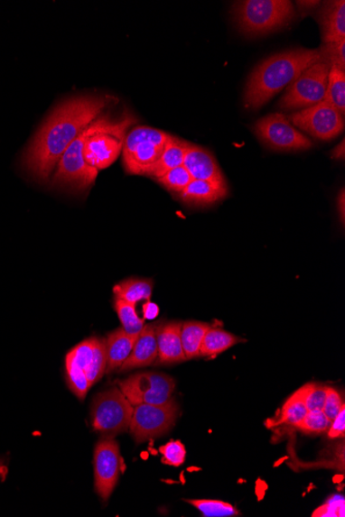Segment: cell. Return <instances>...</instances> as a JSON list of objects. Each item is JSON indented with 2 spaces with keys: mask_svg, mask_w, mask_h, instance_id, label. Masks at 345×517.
Wrapping results in <instances>:
<instances>
[{
  "mask_svg": "<svg viewBox=\"0 0 345 517\" xmlns=\"http://www.w3.org/2000/svg\"><path fill=\"white\" fill-rule=\"evenodd\" d=\"M109 104L107 97L85 96L68 99L55 107L25 149L21 160L23 170L34 180L47 183L70 143Z\"/></svg>",
  "mask_w": 345,
  "mask_h": 517,
  "instance_id": "6da1fadb",
  "label": "cell"
},
{
  "mask_svg": "<svg viewBox=\"0 0 345 517\" xmlns=\"http://www.w3.org/2000/svg\"><path fill=\"white\" fill-rule=\"evenodd\" d=\"M320 61L319 49H293L270 56L251 73L244 91V105L247 109H261L280 91L289 88L305 69Z\"/></svg>",
  "mask_w": 345,
  "mask_h": 517,
  "instance_id": "7a4b0ae2",
  "label": "cell"
},
{
  "mask_svg": "<svg viewBox=\"0 0 345 517\" xmlns=\"http://www.w3.org/2000/svg\"><path fill=\"white\" fill-rule=\"evenodd\" d=\"M135 122L129 114L117 121L106 116L93 121L84 143L85 161L98 171L109 168L124 150L127 129Z\"/></svg>",
  "mask_w": 345,
  "mask_h": 517,
  "instance_id": "3957f363",
  "label": "cell"
},
{
  "mask_svg": "<svg viewBox=\"0 0 345 517\" xmlns=\"http://www.w3.org/2000/svg\"><path fill=\"white\" fill-rule=\"evenodd\" d=\"M233 13L241 32L249 35L278 31L294 17V5L287 0H247L236 3Z\"/></svg>",
  "mask_w": 345,
  "mask_h": 517,
  "instance_id": "277c9868",
  "label": "cell"
},
{
  "mask_svg": "<svg viewBox=\"0 0 345 517\" xmlns=\"http://www.w3.org/2000/svg\"><path fill=\"white\" fill-rule=\"evenodd\" d=\"M171 134L148 126H138L125 140L124 165L131 175L146 176L163 152Z\"/></svg>",
  "mask_w": 345,
  "mask_h": 517,
  "instance_id": "5b68a950",
  "label": "cell"
},
{
  "mask_svg": "<svg viewBox=\"0 0 345 517\" xmlns=\"http://www.w3.org/2000/svg\"><path fill=\"white\" fill-rule=\"evenodd\" d=\"M134 406L117 387L97 394L91 406V427L106 438L126 433L131 426Z\"/></svg>",
  "mask_w": 345,
  "mask_h": 517,
  "instance_id": "8992f818",
  "label": "cell"
},
{
  "mask_svg": "<svg viewBox=\"0 0 345 517\" xmlns=\"http://www.w3.org/2000/svg\"><path fill=\"white\" fill-rule=\"evenodd\" d=\"M89 132L90 125L70 143L61 156L52 175V184L55 188L84 191L95 184L98 171L92 168L84 157V143Z\"/></svg>",
  "mask_w": 345,
  "mask_h": 517,
  "instance_id": "52a82bcc",
  "label": "cell"
},
{
  "mask_svg": "<svg viewBox=\"0 0 345 517\" xmlns=\"http://www.w3.org/2000/svg\"><path fill=\"white\" fill-rule=\"evenodd\" d=\"M331 66L320 61L312 64L294 80L279 100L277 106L283 111L306 109L325 99Z\"/></svg>",
  "mask_w": 345,
  "mask_h": 517,
  "instance_id": "ba28073f",
  "label": "cell"
},
{
  "mask_svg": "<svg viewBox=\"0 0 345 517\" xmlns=\"http://www.w3.org/2000/svg\"><path fill=\"white\" fill-rule=\"evenodd\" d=\"M119 390L132 405H162L172 399L175 380L163 373H138L118 382Z\"/></svg>",
  "mask_w": 345,
  "mask_h": 517,
  "instance_id": "9c48e42d",
  "label": "cell"
},
{
  "mask_svg": "<svg viewBox=\"0 0 345 517\" xmlns=\"http://www.w3.org/2000/svg\"><path fill=\"white\" fill-rule=\"evenodd\" d=\"M178 414L179 405L174 399L162 405L135 406L128 430L135 442H146L168 433L174 427Z\"/></svg>",
  "mask_w": 345,
  "mask_h": 517,
  "instance_id": "30bf717a",
  "label": "cell"
},
{
  "mask_svg": "<svg viewBox=\"0 0 345 517\" xmlns=\"http://www.w3.org/2000/svg\"><path fill=\"white\" fill-rule=\"evenodd\" d=\"M254 129L257 138L271 150L291 152L312 147V142L282 113L270 114L258 120Z\"/></svg>",
  "mask_w": 345,
  "mask_h": 517,
  "instance_id": "8fae6325",
  "label": "cell"
},
{
  "mask_svg": "<svg viewBox=\"0 0 345 517\" xmlns=\"http://www.w3.org/2000/svg\"><path fill=\"white\" fill-rule=\"evenodd\" d=\"M287 118L294 126L322 141L333 140L344 131V116L325 100Z\"/></svg>",
  "mask_w": 345,
  "mask_h": 517,
  "instance_id": "7c38bea8",
  "label": "cell"
},
{
  "mask_svg": "<svg viewBox=\"0 0 345 517\" xmlns=\"http://www.w3.org/2000/svg\"><path fill=\"white\" fill-rule=\"evenodd\" d=\"M122 465L124 461L118 443L114 438L103 437L98 442L93 455L96 492L103 501L109 500L117 487Z\"/></svg>",
  "mask_w": 345,
  "mask_h": 517,
  "instance_id": "4fadbf2b",
  "label": "cell"
},
{
  "mask_svg": "<svg viewBox=\"0 0 345 517\" xmlns=\"http://www.w3.org/2000/svg\"><path fill=\"white\" fill-rule=\"evenodd\" d=\"M93 355V337L79 343L66 356L67 383L79 400H84L90 385L86 372Z\"/></svg>",
  "mask_w": 345,
  "mask_h": 517,
  "instance_id": "5bb4252c",
  "label": "cell"
},
{
  "mask_svg": "<svg viewBox=\"0 0 345 517\" xmlns=\"http://www.w3.org/2000/svg\"><path fill=\"white\" fill-rule=\"evenodd\" d=\"M183 167L188 170L192 180L226 183L217 160L210 151L190 143L186 150Z\"/></svg>",
  "mask_w": 345,
  "mask_h": 517,
  "instance_id": "9a60e30c",
  "label": "cell"
},
{
  "mask_svg": "<svg viewBox=\"0 0 345 517\" xmlns=\"http://www.w3.org/2000/svg\"><path fill=\"white\" fill-rule=\"evenodd\" d=\"M182 323L172 321L157 326V363L161 365H171L182 363L186 360L182 341Z\"/></svg>",
  "mask_w": 345,
  "mask_h": 517,
  "instance_id": "2e32d148",
  "label": "cell"
},
{
  "mask_svg": "<svg viewBox=\"0 0 345 517\" xmlns=\"http://www.w3.org/2000/svg\"><path fill=\"white\" fill-rule=\"evenodd\" d=\"M158 325L144 327L135 343L132 354L121 365L120 372L148 367L157 360L156 328Z\"/></svg>",
  "mask_w": 345,
  "mask_h": 517,
  "instance_id": "e0dca14e",
  "label": "cell"
},
{
  "mask_svg": "<svg viewBox=\"0 0 345 517\" xmlns=\"http://www.w3.org/2000/svg\"><path fill=\"white\" fill-rule=\"evenodd\" d=\"M323 44L345 40V2H328L319 13Z\"/></svg>",
  "mask_w": 345,
  "mask_h": 517,
  "instance_id": "ac0fdd59",
  "label": "cell"
},
{
  "mask_svg": "<svg viewBox=\"0 0 345 517\" xmlns=\"http://www.w3.org/2000/svg\"><path fill=\"white\" fill-rule=\"evenodd\" d=\"M228 192L227 183L192 180L178 196L186 205L205 207L224 199Z\"/></svg>",
  "mask_w": 345,
  "mask_h": 517,
  "instance_id": "d6986e66",
  "label": "cell"
},
{
  "mask_svg": "<svg viewBox=\"0 0 345 517\" xmlns=\"http://www.w3.org/2000/svg\"><path fill=\"white\" fill-rule=\"evenodd\" d=\"M139 335H129L122 328L114 330L105 339L107 350L106 373L117 371L126 361Z\"/></svg>",
  "mask_w": 345,
  "mask_h": 517,
  "instance_id": "ffe728a7",
  "label": "cell"
},
{
  "mask_svg": "<svg viewBox=\"0 0 345 517\" xmlns=\"http://www.w3.org/2000/svg\"><path fill=\"white\" fill-rule=\"evenodd\" d=\"M190 143H186L176 136H170V140L165 146L160 160L156 162L148 171L146 177L156 179L163 176L165 172L183 165L186 150Z\"/></svg>",
  "mask_w": 345,
  "mask_h": 517,
  "instance_id": "44dd1931",
  "label": "cell"
},
{
  "mask_svg": "<svg viewBox=\"0 0 345 517\" xmlns=\"http://www.w3.org/2000/svg\"><path fill=\"white\" fill-rule=\"evenodd\" d=\"M154 282L150 279L131 278L114 286L115 299L135 305L142 300H150L153 296Z\"/></svg>",
  "mask_w": 345,
  "mask_h": 517,
  "instance_id": "7402d4cb",
  "label": "cell"
},
{
  "mask_svg": "<svg viewBox=\"0 0 345 517\" xmlns=\"http://www.w3.org/2000/svg\"><path fill=\"white\" fill-rule=\"evenodd\" d=\"M242 341L241 337L234 334L226 332V330L219 328L211 327L207 330L204 337L202 346H200V356H217Z\"/></svg>",
  "mask_w": 345,
  "mask_h": 517,
  "instance_id": "603a6c76",
  "label": "cell"
},
{
  "mask_svg": "<svg viewBox=\"0 0 345 517\" xmlns=\"http://www.w3.org/2000/svg\"><path fill=\"white\" fill-rule=\"evenodd\" d=\"M211 327L206 322L186 321L182 323V341L186 360L200 356L204 337Z\"/></svg>",
  "mask_w": 345,
  "mask_h": 517,
  "instance_id": "cb8c5ba5",
  "label": "cell"
},
{
  "mask_svg": "<svg viewBox=\"0 0 345 517\" xmlns=\"http://www.w3.org/2000/svg\"><path fill=\"white\" fill-rule=\"evenodd\" d=\"M307 413L308 411L304 400V386H302L301 389L287 399L275 421V425L297 427Z\"/></svg>",
  "mask_w": 345,
  "mask_h": 517,
  "instance_id": "d4e9b609",
  "label": "cell"
},
{
  "mask_svg": "<svg viewBox=\"0 0 345 517\" xmlns=\"http://www.w3.org/2000/svg\"><path fill=\"white\" fill-rule=\"evenodd\" d=\"M325 102L332 105L342 116L345 115V70L331 66Z\"/></svg>",
  "mask_w": 345,
  "mask_h": 517,
  "instance_id": "484cf974",
  "label": "cell"
},
{
  "mask_svg": "<svg viewBox=\"0 0 345 517\" xmlns=\"http://www.w3.org/2000/svg\"><path fill=\"white\" fill-rule=\"evenodd\" d=\"M114 308L118 315L122 328L129 335H140L142 329L145 327V322L136 314L135 305L115 299Z\"/></svg>",
  "mask_w": 345,
  "mask_h": 517,
  "instance_id": "4316f807",
  "label": "cell"
},
{
  "mask_svg": "<svg viewBox=\"0 0 345 517\" xmlns=\"http://www.w3.org/2000/svg\"><path fill=\"white\" fill-rule=\"evenodd\" d=\"M107 369L106 342L102 337H93V355L86 376L90 387L99 382L105 375Z\"/></svg>",
  "mask_w": 345,
  "mask_h": 517,
  "instance_id": "83f0119b",
  "label": "cell"
},
{
  "mask_svg": "<svg viewBox=\"0 0 345 517\" xmlns=\"http://www.w3.org/2000/svg\"><path fill=\"white\" fill-rule=\"evenodd\" d=\"M184 501L198 509L203 516L207 517H234L239 516L240 514L238 510L227 502L210 499H185Z\"/></svg>",
  "mask_w": 345,
  "mask_h": 517,
  "instance_id": "f1b7e54d",
  "label": "cell"
},
{
  "mask_svg": "<svg viewBox=\"0 0 345 517\" xmlns=\"http://www.w3.org/2000/svg\"><path fill=\"white\" fill-rule=\"evenodd\" d=\"M156 181L168 191L179 195L192 181V178L188 170L182 165V167L165 172L163 176L157 178Z\"/></svg>",
  "mask_w": 345,
  "mask_h": 517,
  "instance_id": "f546056e",
  "label": "cell"
},
{
  "mask_svg": "<svg viewBox=\"0 0 345 517\" xmlns=\"http://www.w3.org/2000/svg\"><path fill=\"white\" fill-rule=\"evenodd\" d=\"M331 422L322 411H308L296 428L307 434H321L327 432Z\"/></svg>",
  "mask_w": 345,
  "mask_h": 517,
  "instance_id": "4dcf8cb0",
  "label": "cell"
},
{
  "mask_svg": "<svg viewBox=\"0 0 345 517\" xmlns=\"http://www.w3.org/2000/svg\"><path fill=\"white\" fill-rule=\"evenodd\" d=\"M328 386L318 383L304 385V400L309 412L322 411L327 397Z\"/></svg>",
  "mask_w": 345,
  "mask_h": 517,
  "instance_id": "1f68e13d",
  "label": "cell"
},
{
  "mask_svg": "<svg viewBox=\"0 0 345 517\" xmlns=\"http://www.w3.org/2000/svg\"><path fill=\"white\" fill-rule=\"evenodd\" d=\"M162 463L172 466H181L186 458L184 444L179 440H171L160 448Z\"/></svg>",
  "mask_w": 345,
  "mask_h": 517,
  "instance_id": "d6a6232c",
  "label": "cell"
},
{
  "mask_svg": "<svg viewBox=\"0 0 345 517\" xmlns=\"http://www.w3.org/2000/svg\"><path fill=\"white\" fill-rule=\"evenodd\" d=\"M319 50L322 61L345 70V40L323 44Z\"/></svg>",
  "mask_w": 345,
  "mask_h": 517,
  "instance_id": "836d02e7",
  "label": "cell"
},
{
  "mask_svg": "<svg viewBox=\"0 0 345 517\" xmlns=\"http://www.w3.org/2000/svg\"><path fill=\"white\" fill-rule=\"evenodd\" d=\"M343 495H332L325 504L316 509L312 513L314 517H343L345 515Z\"/></svg>",
  "mask_w": 345,
  "mask_h": 517,
  "instance_id": "e575fe53",
  "label": "cell"
},
{
  "mask_svg": "<svg viewBox=\"0 0 345 517\" xmlns=\"http://www.w3.org/2000/svg\"><path fill=\"white\" fill-rule=\"evenodd\" d=\"M344 407L345 405L341 393L333 389V387H328L327 397L325 405H323L322 412L326 414L327 418L331 421H332Z\"/></svg>",
  "mask_w": 345,
  "mask_h": 517,
  "instance_id": "d590c367",
  "label": "cell"
},
{
  "mask_svg": "<svg viewBox=\"0 0 345 517\" xmlns=\"http://www.w3.org/2000/svg\"><path fill=\"white\" fill-rule=\"evenodd\" d=\"M328 436L336 439V438H342L345 434V407L338 413L336 418L331 422V426L327 430Z\"/></svg>",
  "mask_w": 345,
  "mask_h": 517,
  "instance_id": "8d00e7d4",
  "label": "cell"
},
{
  "mask_svg": "<svg viewBox=\"0 0 345 517\" xmlns=\"http://www.w3.org/2000/svg\"><path fill=\"white\" fill-rule=\"evenodd\" d=\"M337 208H338V213H340V220H341V222H342V225H344V218H345V195H344V189H342L341 192L340 193V196H338Z\"/></svg>",
  "mask_w": 345,
  "mask_h": 517,
  "instance_id": "74e56055",
  "label": "cell"
},
{
  "mask_svg": "<svg viewBox=\"0 0 345 517\" xmlns=\"http://www.w3.org/2000/svg\"><path fill=\"white\" fill-rule=\"evenodd\" d=\"M332 157L336 161H344L345 158L344 139L340 143V145L336 146L332 151Z\"/></svg>",
  "mask_w": 345,
  "mask_h": 517,
  "instance_id": "f35d334b",
  "label": "cell"
},
{
  "mask_svg": "<svg viewBox=\"0 0 345 517\" xmlns=\"http://www.w3.org/2000/svg\"><path fill=\"white\" fill-rule=\"evenodd\" d=\"M319 2H299L298 5L301 6V8H303L304 10L309 9V8H315V6L319 5Z\"/></svg>",
  "mask_w": 345,
  "mask_h": 517,
  "instance_id": "ab89813d",
  "label": "cell"
},
{
  "mask_svg": "<svg viewBox=\"0 0 345 517\" xmlns=\"http://www.w3.org/2000/svg\"><path fill=\"white\" fill-rule=\"evenodd\" d=\"M4 468H5L4 459H3V458H0V476H2Z\"/></svg>",
  "mask_w": 345,
  "mask_h": 517,
  "instance_id": "60d3db41",
  "label": "cell"
}]
</instances>
